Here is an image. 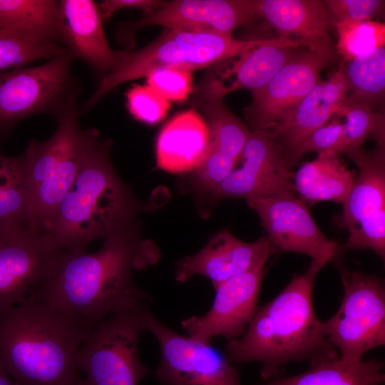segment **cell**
<instances>
[{"instance_id": "1", "label": "cell", "mask_w": 385, "mask_h": 385, "mask_svg": "<svg viewBox=\"0 0 385 385\" xmlns=\"http://www.w3.org/2000/svg\"><path fill=\"white\" fill-rule=\"evenodd\" d=\"M159 257L158 247L141 238L137 223L106 238L96 252L56 251L39 300L88 329L111 314L149 307L150 297L134 283L132 271Z\"/></svg>"}, {"instance_id": "2", "label": "cell", "mask_w": 385, "mask_h": 385, "mask_svg": "<svg viewBox=\"0 0 385 385\" xmlns=\"http://www.w3.org/2000/svg\"><path fill=\"white\" fill-rule=\"evenodd\" d=\"M333 260L329 255L312 259L303 274L258 308L243 334L225 344L228 361H258L262 377L268 379L290 361H307L312 367L337 359L339 352L317 317L312 299L317 274Z\"/></svg>"}, {"instance_id": "3", "label": "cell", "mask_w": 385, "mask_h": 385, "mask_svg": "<svg viewBox=\"0 0 385 385\" xmlns=\"http://www.w3.org/2000/svg\"><path fill=\"white\" fill-rule=\"evenodd\" d=\"M109 146L97 130H85L78 175L42 231L55 251L84 252L93 240L133 225L142 211V205L116 174Z\"/></svg>"}, {"instance_id": "4", "label": "cell", "mask_w": 385, "mask_h": 385, "mask_svg": "<svg viewBox=\"0 0 385 385\" xmlns=\"http://www.w3.org/2000/svg\"><path fill=\"white\" fill-rule=\"evenodd\" d=\"M88 329L42 300L0 309V364L20 385H81Z\"/></svg>"}, {"instance_id": "5", "label": "cell", "mask_w": 385, "mask_h": 385, "mask_svg": "<svg viewBox=\"0 0 385 385\" xmlns=\"http://www.w3.org/2000/svg\"><path fill=\"white\" fill-rule=\"evenodd\" d=\"M278 40L279 38L243 41L232 36L208 31L166 29L143 48L115 51L118 58L115 67L101 79L97 89L85 102L80 113L88 111L118 86L146 77L155 68L169 67L191 71L215 65L255 46Z\"/></svg>"}, {"instance_id": "6", "label": "cell", "mask_w": 385, "mask_h": 385, "mask_svg": "<svg viewBox=\"0 0 385 385\" xmlns=\"http://www.w3.org/2000/svg\"><path fill=\"white\" fill-rule=\"evenodd\" d=\"M78 89L56 118L57 128L46 140L31 139L21 154L29 192V225L42 232L79 172L85 130L78 123Z\"/></svg>"}, {"instance_id": "7", "label": "cell", "mask_w": 385, "mask_h": 385, "mask_svg": "<svg viewBox=\"0 0 385 385\" xmlns=\"http://www.w3.org/2000/svg\"><path fill=\"white\" fill-rule=\"evenodd\" d=\"M150 314L149 307L129 309L86 330L76 356L85 374L81 385L139 384L148 373L139 356V337Z\"/></svg>"}, {"instance_id": "8", "label": "cell", "mask_w": 385, "mask_h": 385, "mask_svg": "<svg viewBox=\"0 0 385 385\" xmlns=\"http://www.w3.org/2000/svg\"><path fill=\"white\" fill-rule=\"evenodd\" d=\"M344 296L336 314L324 322L325 333L342 359H363L385 344V287L381 278L341 267Z\"/></svg>"}, {"instance_id": "9", "label": "cell", "mask_w": 385, "mask_h": 385, "mask_svg": "<svg viewBox=\"0 0 385 385\" xmlns=\"http://www.w3.org/2000/svg\"><path fill=\"white\" fill-rule=\"evenodd\" d=\"M67 51L32 67L0 73V139L19 121L40 113L55 118L77 90Z\"/></svg>"}, {"instance_id": "10", "label": "cell", "mask_w": 385, "mask_h": 385, "mask_svg": "<svg viewBox=\"0 0 385 385\" xmlns=\"http://www.w3.org/2000/svg\"><path fill=\"white\" fill-rule=\"evenodd\" d=\"M359 175L343 203L340 225L349 236L343 250L371 249L385 257V140L371 151L363 147L346 154Z\"/></svg>"}, {"instance_id": "11", "label": "cell", "mask_w": 385, "mask_h": 385, "mask_svg": "<svg viewBox=\"0 0 385 385\" xmlns=\"http://www.w3.org/2000/svg\"><path fill=\"white\" fill-rule=\"evenodd\" d=\"M147 330L160 346L155 376L163 385H241L237 369L209 341L175 333L152 314Z\"/></svg>"}, {"instance_id": "12", "label": "cell", "mask_w": 385, "mask_h": 385, "mask_svg": "<svg viewBox=\"0 0 385 385\" xmlns=\"http://www.w3.org/2000/svg\"><path fill=\"white\" fill-rule=\"evenodd\" d=\"M55 253L43 232L0 227V309L39 300Z\"/></svg>"}, {"instance_id": "13", "label": "cell", "mask_w": 385, "mask_h": 385, "mask_svg": "<svg viewBox=\"0 0 385 385\" xmlns=\"http://www.w3.org/2000/svg\"><path fill=\"white\" fill-rule=\"evenodd\" d=\"M241 165L210 193L214 201L223 198L296 195L293 173L282 151L267 131L252 130L239 158Z\"/></svg>"}, {"instance_id": "14", "label": "cell", "mask_w": 385, "mask_h": 385, "mask_svg": "<svg viewBox=\"0 0 385 385\" xmlns=\"http://www.w3.org/2000/svg\"><path fill=\"white\" fill-rule=\"evenodd\" d=\"M256 18L250 0L163 1L158 7L144 14L140 19L122 24L118 34L129 45L133 43L134 31L147 26L232 36L236 29Z\"/></svg>"}, {"instance_id": "15", "label": "cell", "mask_w": 385, "mask_h": 385, "mask_svg": "<svg viewBox=\"0 0 385 385\" xmlns=\"http://www.w3.org/2000/svg\"><path fill=\"white\" fill-rule=\"evenodd\" d=\"M258 215L274 247L319 259L337 256V242L318 227L307 205L296 195L251 197L246 200Z\"/></svg>"}, {"instance_id": "16", "label": "cell", "mask_w": 385, "mask_h": 385, "mask_svg": "<svg viewBox=\"0 0 385 385\" xmlns=\"http://www.w3.org/2000/svg\"><path fill=\"white\" fill-rule=\"evenodd\" d=\"M329 62L311 50L297 53L262 88L252 93L245 109L252 130L267 131L282 120L321 80Z\"/></svg>"}, {"instance_id": "17", "label": "cell", "mask_w": 385, "mask_h": 385, "mask_svg": "<svg viewBox=\"0 0 385 385\" xmlns=\"http://www.w3.org/2000/svg\"><path fill=\"white\" fill-rule=\"evenodd\" d=\"M197 88L195 102L210 129V148L192 182L199 192L210 193L235 167L250 130L225 105L224 97L202 83Z\"/></svg>"}, {"instance_id": "18", "label": "cell", "mask_w": 385, "mask_h": 385, "mask_svg": "<svg viewBox=\"0 0 385 385\" xmlns=\"http://www.w3.org/2000/svg\"><path fill=\"white\" fill-rule=\"evenodd\" d=\"M264 267L240 274L215 287L210 310L202 316L182 321L181 327L188 335L209 342L215 337L227 341L240 337L258 309Z\"/></svg>"}, {"instance_id": "19", "label": "cell", "mask_w": 385, "mask_h": 385, "mask_svg": "<svg viewBox=\"0 0 385 385\" xmlns=\"http://www.w3.org/2000/svg\"><path fill=\"white\" fill-rule=\"evenodd\" d=\"M274 249L267 236L247 242L228 230H222L213 235L197 253L177 263L175 280L185 282L192 276L202 275L215 288L235 276L265 266Z\"/></svg>"}, {"instance_id": "20", "label": "cell", "mask_w": 385, "mask_h": 385, "mask_svg": "<svg viewBox=\"0 0 385 385\" xmlns=\"http://www.w3.org/2000/svg\"><path fill=\"white\" fill-rule=\"evenodd\" d=\"M347 93L340 68L328 79L320 80L292 111L267 131L280 148L290 170L300 160L299 151L304 141L327 123L344 104Z\"/></svg>"}, {"instance_id": "21", "label": "cell", "mask_w": 385, "mask_h": 385, "mask_svg": "<svg viewBox=\"0 0 385 385\" xmlns=\"http://www.w3.org/2000/svg\"><path fill=\"white\" fill-rule=\"evenodd\" d=\"M56 26L59 41L67 51L87 63L101 79L114 69L117 55L108 45L93 1H58Z\"/></svg>"}, {"instance_id": "22", "label": "cell", "mask_w": 385, "mask_h": 385, "mask_svg": "<svg viewBox=\"0 0 385 385\" xmlns=\"http://www.w3.org/2000/svg\"><path fill=\"white\" fill-rule=\"evenodd\" d=\"M255 16L265 20L279 37L299 42L329 63L336 56L325 6L321 0H250Z\"/></svg>"}, {"instance_id": "23", "label": "cell", "mask_w": 385, "mask_h": 385, "mask_svg": "<svg viewBox=\"0 0 385 385\" xmlns=\"http://www.w3.org/2000/svg\"><path fill=\"white\" fill-rule=\"evenodd\" d=\"M210 148V129L204 118L195 109L181 112L158 135L157 167L171 173L194 172L204 163Z\"/></svg>"}, {"instance_id": "24", "label": "cell", "mask_w": 385, "mask_h": 385, "mask_svg": "<svg viewBox=\"0 0 385 385\" xmlns=\"http://www.w3.org/2000/svg\"><path fill=\"white\" fill-rule=\"evenodd\" d=\"M299 47L303 48L298 41L281 38L274 43L255 46L237 56L227 69L210 73L217 82L229 80V84L220 86L209 74L202 83L222 97L239 89L252 93L265 86Z\"/></svg>"}, {"instance_id": "25", "label": "cell", "mask_w": 385, "mask_h": 385, "mask_svg": "<svg viewBox=\"0 0 385 385\" xmlns=\"http://www.w3.org/2000/svg\"><path fill=\"white\" fill-rule=\"evenodd\" d=\"M339 155L323 152L302 164L292 177L297 193L312 203L332 200L343 204L356 178Z\"/></svg>"}, {"instance_id": "26", "label": "cell", "mask_w": 385, "mask_h": 385, "mask_svg": "<svg viewBox=\"0 0 385 385\" xmlns=\"http://www.w3.org/2000/svg\"><path fill=\"white\" fill-rule=\"evenodd\" d=\"M383 363L376 359L351 361L339 356L298 375L263 385H382Z\"/></svg>"}, {"instance_id": "27", "label": "cell", "mask_w": 385, "mask_h": 385, "mask_svg": "<svg viewBox=\"0 0 385 385\" xmlns=\"http://www.w3.org/2000/svg\"><path fill=\"white\" fill-rule=\"evenodd\" d=\"M57 6L58 1L53 0H0V25L61 43L56 26Z\"/></svg>"}, {"instance_id": "28", "label": "cell", "mask_w": 385, "mask_h": 385, "mask_svg": "<svg viewBox=\"0 0 385 385\" xmlns=\"http://www.w3.org/2000/svg\"><path fill=\"white\" fill-rule=\"evenodd\" d=\"M348 93L342 106H374L381 103L385 93V48H379L346 63L342 68Z\"/></svg>"}, {"instance_id": "29", "label": "cell", "mask_w": 385, "mask_h": 385, "mask_svg": "<svg viewBox=\"0 0 385 385\" xmlns=\"http://www.w3.org/2000/svg\"><path fill=\"white\" fill-rule=\"evenodd\" d=\"M29 192L21 155H0V227L29 226Z\"/></svg>"}, {"instance_id": "30", "label": "cell", "mask_w": 385, "mask_h": 385, "mask_svg": "<svg viewBox=\"0 0 385 385\" xmlns=\"http://www.w3.org/2000/svg\"><path fill=\"white\" fill-rule=\"evenodd\" d=\"M67 52L61 43L38 40L0 25V73L23 68L40 59H51Z\"/></svg>"}, {"instance_id": "31", "label": "cell", "mask_w": 385, "mask_h": 385, "mask_svg": "<svg viewBox=\"0 0 385 385\" xmlns=\"http://www.w3.org/2000/svg\"><path fill=\"white\" fill-rule=\"evenodd\" d=\"M332 25L338 36L336 53L341 56L344 63L384 47L385 24L382 22L345 21Z\"/></svg>"}, {"instance_id": "32", "label": "cell", "mask_w": 385, "mask_h": 385, "mask_svg": "<svg viewBox=\"0 0 385 385\" xmlns=\"http://www.w3.org/2000/svg\"><path fill=\"white\" fill-rule=\"evenodd\" d=\"M335 115L344 116L345 123L339 146V154H344L363 147L366 139L384 133V115L374 112L373 108L364 104L342 106Z\"/></svg>"}, {"instance_id": "33", "label": "cell", "mask_w": 385, "mask_h": 385, "mask_svg": "<svg viewBox=\"0 0 385 385\" xmlns=\"http://www.w3.org/2000/svg\"><path fill=\"white\" fill-rule=\"evenodd\" d=\"M130 113L148 124L159 122L167 113L170 103L149 86L133 85L126 93Z\"/></svg>"}, {"instance_id": "34", "label": "cell", "mask_w": 385, "mask_h": 385, "mask_svg": "<svg viewBox=\"0 0 385 385\" xmlns=\"http://www.w3.org/2000/svg\"><path fill=\"white\" fill-rule=\"evenodd\" d=\"M146 77L148 86L168 101H185L192 91V75L188 70L160 67Z\"/></svg>"}, {"instance_id": "35", "label": "cell", "mask_w": 385, "mask_h": 385, "mask_svg": "<svg viewBox=\"0 0 385 385\" xmlns=\"http://www.w3.org/2000/svg\"><path fill=\"white\" fill-rule=\"evenodd\" d=\"M327 19L332 24L345 21L372 20L381 16L385 1L381 0H326L323 1Z\"/></svg>"}, {"instance_id": "36", "label": "cell", "mask_w": 385, "mask_h": 385, "mask_svg": "<svg viewBox=\"0 0 385 385\" xmlns=\"http://www.w3.org/2000/svg\"><path fill=\"white\" fill-rule=\"evenodd\" d=\"M343 129V123L334 121L327 123L313 132L302 143L299 151V160L311 152L321 153L327 151L337 153Z\"/></svg>"}, {"instance_id": "37", "label": "cell", "mask_w": 385, "mask_h": 385, "mask_svg": "<svg viewBox=\"0 0 385 385\" xmlns=\"http://www.w3.org/2000/svg\"><path fill=\"white\" fill-rule=\"evenodd\" d=\"M163 1L158 0H106L98 4L103 21L113 13L124 9H138L144 14L153 11Z\"/></svg>"}, {"instance_id": "38", "label": "cell", "mask_w": 385, "mask_h": 385, "mask_svg": "<svg viewBox=\"0 0 385 385\" xmlns=\"http://www.w3.org/2000/svg\"><path fill=\"white\" fill-rule=\"evenodd\" d=\"M0 385H20L14 381L0 364Z\"/></svg>"}]
</instances>
